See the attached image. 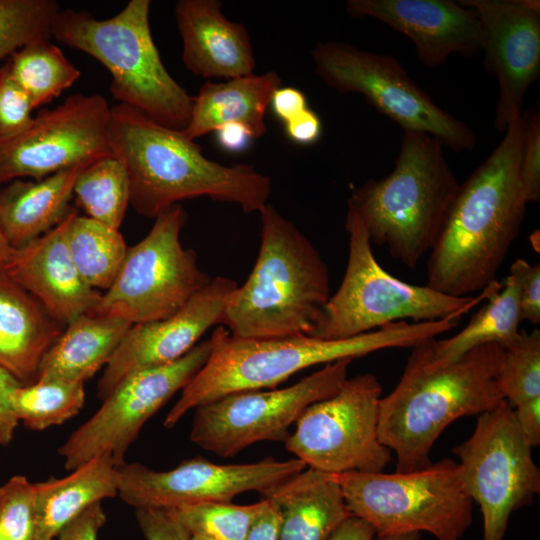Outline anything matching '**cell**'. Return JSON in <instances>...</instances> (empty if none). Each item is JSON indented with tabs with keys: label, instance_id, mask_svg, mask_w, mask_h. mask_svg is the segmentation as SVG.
<instances>
[{
	"label": "cell",
	"instance_id": "27",
	"mask_svg": "<svg viewBox=\"0 0 540 540\" xmlns=\"http://www.w3.org/2000/svg\"><path fill=\"white\" fill-rule=\"evenodd\" d=\"M36 540H54L87 508L118 496V467L109 453L100 454L62 478L34 483Z\"/></svg>",
	"mask_w": 540,
	"mask_h": 540
},
{
	"label": "cell",
	"instance_id": "47",
	"mask_svg": "<svg viewBox=\"0 0 540 540\" xmlns=\"http://www.w3.org/2000/svg\"><path fill=\"white\" fill-rule=\"evenodd\" d=\"M279 531V511L275 504L267 499L265 510L252 526L246 540H280Z\"/></svg>",
	"mask_w": 540,
	"mask_h": 540
},
{
	"label": "cell",
	"instance_id": "50",
	"mask_svg": "<svg viewBox=\"0 0 540 540\" xmlns=\"http://www.w3.org/2000/svg\"><path fill=\"white\" fill-rule=\"evenodd\" d=\"M420 533L377 535L375 540H419Z\"/></svg>",
	"mask_w": 540,
	"mask_h": 540
},
{
	"label": "cell",
	"instance_id": "42",
	"mask_svg": "<svg viewBox=\"0 0 540 540\" xmlns=\"http://www.w3.org/2000/svg\"><path fill=\"white\" fill-rule=\"evenodd\" d=\"M106 523V514L101 502L87 508L67 524L57 535V540H98L100 529Z\"/></svg>",
	"mask_w": 540,
	"mask_h": 540
},
{
	"label": "cell",
	"instance_id": "35",
	"mask_svg": "<svg viewBox=\"0 0 540 540\" xmlns=\"http://www.w3.org/2000/svg\"><path fill=\"white\" fill-rule=\"evenodd\" d=\"M497 385L514 410L540 400V331L522 330L519 338L503 348Z\"/></svg>",
	"mask_w": 540,
	"mask_h": 540
},
{
	"label": "cell",
	"instance_id": "26",
	"mask_svg": "<svg viewBox=\"0 0 540 540\" xmlns=\"http://www.w3.org/2000/svg\"><path fill=\"white\" fill-rule=\"evenodd\" d=\"M281 83L274 71L218 83L207 81L194 97L190 120L182 133L195 140L224 124L240 123L254 139L263 136L267 132L266 111Z\"/></svg>",
	"mask_w": 540,
	"mask_h": 540
},
{
	"label": "cell",
	"instance_id": "18",
	"mask_svg": "<svg viewBox=\"0 0 540 540\" xmlns=\"http://www.w3.org/2000/svg\"><path fill=\"white\" fill-rule=\"evenodd\" d=\"M479 19L485 68L498 82L494 127L504 133L521 117L525 95L540 76L538 0H460Z\"/></svg>",
	"mask_w": 540,
	"mask_h": 540
},
{
	"label": "cell",
	"instance_id": "8",
	"mask_svg": "<svg viewBox=\"0 0 540 540\" xmlns=\"http://www.w3.org/2000/svg\"><path fill=\"white\" fill-rule=\"evenodd\" d=\"M345 229L349 235V251L343 279L309 336L338 340L406 319L439 320L488 300L502 287V282L496 280L478 295L453 297L427 285L406 283L378 263L365 227L351 208L347 210Z\"/></svg>",
	"mask_w": 540,
	"mask_h": 540
},
{
	"label": "cell",
	"instance_id": "3",
	"mask_svg": "<svg viewBox=\"0 0 540 540\" xmlns=\"http://www.w3.org/2000/svg\"><path fill=\"white\" fill-rule=\"evenodd\" d=\"M433 339L412 347L398 384L379 402V439L395 453L397 472L430 465V452L448 425L504 400L496 382L500 345L482 344L455 360L440 361Z\"/></svg>",
	"mask_w": 540,
	"mask_h": 540
},
{
	"label": "cell",
	"instance_id": "32",
	"mask_svg": "<svg viewBox=\"0 0 540 540\" xmlns=\"http://www.w3.org/2000/svg\"><path fill=\"white\" fill-rule=\"evenodd\" d=\"M73 195L87 217L118 229L130 204L124 164L114 155L90 163L80 172Z\"/></svg>",
	"mask_w": 540,
	"mask_h": 540
},
{
	"label": "cell",
	"instance_id": "15",
	"mask_svg": "<svg viewBox=\"0 0 540 540\" xmlns=\"http://www.w3.org/2000/svg\"><path fill=\"white\" fill-rule=\"evenodd\" d=\"M210 351L208 339L174 362L142 369L123 379L59 447L65 468L72 471L103 453L111 454L117 467L123 465L129 446L145 422L189 383Z\"/></svg>",
	"mask_w": 540,
	"mask_h": 540
},
{
	"label": "cell",
	"instance_id": "4",
	"mask_svg": "<svg viewBox=\"0 0 540 540\" xmlns=\"http://www.w3.org/2000/svg\"><path fill=\"white\" fill-rule=\"evenodd\" d=\"M451 328L447 318L397 321L351 338L323 340L308 335L237 338L218 325L210 337L207 361L182 389L164 426L174 427L189 410L225 395L272 389L314 365L353 360L388 348H412Z\"/></svg>",
	"mask_w": 540,
	"mask_h": 540
},
{
	"label": "cell",
	"instance_id": "37",
	"mask_svg": "<svg viewBox=\"0 0 540 540\" xmlns=\"http://www.w3.org/2000/svg\"><path fill=\"white\" fill-rule=\"evenodd\" d=\"M34 483L23 475L0 486V540H36Z\"/></svg>",
	"mask_w": 540,
	"mask_h": 540
},
{
	"label": "cell",
	"instance_id": "48",
	"mask_svg": "<svg viewBox=\"0 0 540 540\" xmlns=\"http://www.w3.org/2000/svg\"><path fill=\"white\" fill-rule=\"evenodd\" d=\"M375 529L365 520L350 515L331 533L327 540H375Z\"/></svg>",
	"mask_w": 540,
	"mask_h": 540
},
{
	"label": "cell",
	"instance_id": "40",
	"mask_svg": "<svg viewBox=\"0 0 540 540\" xmlns=\"http://www.w3.org/2000/svg\"><path fill=\"white\" fill-rule=\"evenodd\" d=\"M510 270L520 280L519 304L522 321L540 323V264L531 265L525 259H516Z\"/></svg>",
	"mask_w": 540,
	"mask_h": 540
},
{
	"label": "cell",
	"instance_id": "19",
	"mask_svg": "<svg viewBox=\"0 0 540 540\" xmlns=\"http://www.w3.org/2000/svg\"><path fill=\"white\" fill-rule=\"evenodd\" d=\"M237 283L224 276L191 297L173 315L130 327L115 350L98 382L103 401L128 375L178 360L197 344L214 325H221L224 310Z\"/></svg>",
	"mask_w": 540,
	"mask_h": 540
},
{
	"label": "cell",
	"instance_id": "2",
	"mask_svg": "<svg viewBox=\"0 0 540 540\" xmlns=\"http://www.w3.org/2000/svg\"><path fill=\"white\" fill-rule=\"evenodd\" d=\"M109 143L126 168L130 204L148 218L202 196L237 204L245 213L259 212L272 192L271 179L253 165L210 160L182 131L124 104L111 107Z\"/></svg>",
	"mask_w": 540,
	"mask_h": 540
},
{
	"label": "cell",
	"instance_id": "41",
	"mask_svg": "<svg viewBox=\"0 0 540 540\" xmlns=\"http://www.w3.org/2000/svg\"><path fill=\"white\" fill-rule=\"evenodd\" d=\"M136 520L146 540H190V532L166 509H135Z\"/></svg>",
	"mask_w": 540,
	"mask_h": 540
},
{
	"label": "cell",
	"instance_id": "49",
	"mask_svg": "<svg viewBox=\"0 0 540 540\" xmlns=\"http://www.w3.org/2000/svg\"><path fill=\"white\" fill-rule=\"evenodd\" d=\"M12 249L13 248L9 244L6 236L4 235V233H3V231H2V229L0 227V268L2 267V265L8 259Z\"/></svg>",
	"mask_w": 540,
	"mask_h": 540
},
{
	"label": "cell",
	"instance_id": "25",
	"mask_svg": "<svg viewBox=\"0 0 540 540\" xmlns=\"http://www.w3.org/2000/svg\"><path fill=\"white\" fill-rule=\"evenodd\" d=\"M75 166L42 180L15 179L0 187V227L12 248H20L58 225L80 172Z\"/></svg>",
	"mask_w": 540,
	"mask_h": 540
},
{
	"label": "cell",
	"instance_id": "36",
	"mask_svg": "<svg viewBox=\"0 0 540 540\" xmlns=\"http://www.w3.org/2000/svg\"><path fill=\"white\" fill-rule=\"evenodd\" d=\"M60 10L55 0H0V61L28 44L50 40Z\"/></svg>",
	"mask_w": 540,
	"mask_h": 540
},
{
	"label": "cell",
	"instance_id": "51",
	"mask_svg": "<svg viewBox=\"0 0 540 540\" xmlns=\"http://www.w3.org/2000/svg\"><path fill=\"white\" fill-rule=\"evenodd\" d=\"M190 540H214V539L207 536H203V535H191Z\"/></svg>",
	"mask_w": 540,
	"mask_h": 540
},
{
	"label": "cell",
	"instance_id": "14",
	"mask_svg": "<svg viewBox=\"0 0 540 540\" xmlns=\"http://www.w3.org/2000/svg\"><path fill=\"white\" fill-rule=\"evenodd\" d=\"M352 359L325 364L297 383L270 390L225 395L194 409L190 440L219 457L235 456L261 441L283 442L311 404L334 395L346 381Z\"/></svg>",
	"mask_w": 540,
	"mask_h": 540
},
{
	"label": "cell",
	"instance_id": "39",
	"mask_svg": "<svg viewBox=\"0 0 540 540\" xmlns=\"http://www.w3.org/2000/svg\"><path fill=\"white\" fill-rule=\"evenodd\" d=\"M525 135L520 157L519 174L528 203L540 199V114L533 107L524 115Z\"/></svg>",
	"mask_w": 540,
	"mask_h": 540
},
{
	"label": "cell",
	"instance_id": "6",
	"mask_svg": "<svg viewBox=\"0 0 540 540\" xmlns=\"http://www.w3.org/2000/svg\"><path fill=\"white\" fill-rule=\"evenodd\" d=\"M443 147L426 133L405 131L392 172L348 199L371 244L411 269L435 245L460 186Z\"/></svg>",
	"mask_w": 540,
	"mask_h": 540
},
{
	"label": "cell",
	"instance_id": "20",
	"mask_svg": "<svg viewBox=\"0 0 540 540\" xmlns=\"http://www.w3.org/2000/svg\"><path fill=\"white\" fill-rule=\"evenodd\" d=\"M347 13L374 18L409 38L420 62L429 68L452 54L475 56L482 36L475 11L451 0H349Z\"/></svg>",
	"mask_w": 540,
	"mask_h": 540
},
{
	"label": "cell",
	"instance_id": "21",
	"mask_svg": "<svg viewBox=\"0 0 540 540\" xmlns=\"http://www.w3.org/2000/svg\"><path fill=\"white\" fill-rule=\"evenodd\" d=\"M76 213L72 207L54 228L20 248H13L1 267L62 326L89 313L101 295L81 278L68 249L67 230Z\"/></svg>",
	"mask_w": 540,
	"mask_h": 540
},
{
	"label": "cell",
	"instance_id": "1",
	"mask_svg": "<svg viewBox=\"0 0 540 540\" xmlns=\"http://www.w3.org/2000/svg\"><path fill=\"white\" fill-rule=\"evenodd\" d=\"M524 135L521 115L459 186L430 251L426 284L430 288L453 297H469L496 281L520 233L528 204L519 174Z\"/></svg>",
	"mask_w": 540,
	"mask_h": 540
},
{
	"label": "cell",
	"instance_id": "22",
	"mask_svg": "<svg viewBox=\"0 0 540 540\" xmlns=\"http://www.w3.org/2000/svg\"><path fill=\"white\" fill-rule=\"evenodd\" d=\"M218 0H180L175 19L182 39V62L203 78L226 80L248 76L255 69L247 28L228 20Z\"/></svg>",
	"mask_w": 540,
	"mask_h": 540
},
{
	"label": "cell",
	"instance_id": "11",
	"mask_svg": "<svg viewBox=\"0 0 540 540\" xmlns=\"http://www.w3.org/2000/svg\"><path fill=\"white\" fill-rule=\"evenodd\" d=\"M311 57L319 78L338 93H359L403 131L426 133L454 151H471L476 136L462 121L436 105L390 55L346 42H319Z\"/></svg>",
	"mask_w": 540,
	"mask_h": 540
},
{
	"label": "cell",
	"instance_id": "34",
	"mask_svg": "<svg viewBox=\"0 0 540 540\" xmlns=\"http://www.w3.org/2000/svg\"><path fill=\"white\" fill-rule=\"evenodd\" d=\"M267 506V499L250 505L232 502H202L166 509L191 535L214 540H246L252 526Z\"/></svg>",
	"mask_w": 540,
	"mask_h": 540
},
{
	"label": "cell",
	"instance_id": "46",
	"mask_svg": "<svg viewBox=\"0 0 540 540\" xmlns=\"http://www.w3.org/2000/svg\"><path fill=\"white\" fill-rule=\"evenodd\" d=\"M214 132L220 148L231 153L246 150L254 139L251 131L240 123L224 124Z\"/></svg>",
	"mask_w": 540,
	"mask_h": 540
},
{
	"label": "cell",
	"instance_id": "44",
	"mask_svg": "<svg viewBox=\"0 0 540 540\" xmlns=\"http://www.w3.org/2000/svg\"><path fill=\"white\" fill-rule=\"evenodd\" d=\"M284 130L292 142L299 145H311L319 140L322 133V123L313 110L306 108L285 122Z\"/></svg>",
	"mask_w": 540,
	"mask_h": 540
},
{
	"label": "cell",
	"instance_id": "10",
	"mask_svg": "<svg viewBox=\"0 0 540 540\" xmlns=\"http://www.w3.org/2000/svg\"><path fill=\"white\" fill-rule=\"evenodd\" d=\"M186 221L180 204L159 214L150 232L128 247L115 281L88 314L131 325L161 320L207 286L212 277L199 267L196 252L180 241Z\"/></svg>",
	"mask_w": 540,
	"mask_h": 540
},
{
	"label": "cell",
	"instance_id": "38",
	"mask_svg": "<svg viewBox=\"0 0 540 540\" xmlns=\"http://www.w3.org/2000/svg\"><path fill=\"white\" fill-rule=\"evenodd\" d=\"M32 104L14 81L6 61L0 67V145L21 134L33 121Z\"/></svg>",
	"mask_w": 540,
	"mask_h": 540
},
{
	"label": "cell",
	"instance_id": "12",
	"mask_svg": "<svg viewBox=\"0 0 540 540\" xmlns=\"http://www.w3.org/2000/svg\"><path fill=\"white\" fill-rule=\"evenodd\" d=\"M531 449L505 399L478 415L471 436L453 449L466 490L482 513L483 540H503L512 513L539 494L540 469Z\"/></svg>",
	"mask_w": 540,
	"mask_h": 540
},
{
	"label": "cell",
	"instance_id": "13",
	"mask_svg": "<svg viewBox=\"0 0 540 540\" xmlns=\"http://www.w3.org/2000/svg\"><path fill=\"white\" fill-rule=\"evenodd\" d=\"M381 394L372 373L347 378L334 395L303 411L285 448L308 468L325 473L382 472L391 451L378 435Z\"/></svg>",
	"mask_w": 540,
	"mask_h": 540
},
{
	"label": "cell",
	"instance_id": "43",
	"mask_svg": "<svg viewBox=\"0 0 540 540\" xmlns=\"http://www.w3.org/2000/svg\"><path fill=\"white\" fill-rule=\"evenodd\" d=\"M19 385L11 374L0 367V445L3 446L13 440L19 423L10 402L12 391Z\"/></svg>",
	"mask_w": 540,
	"mask_h": 540
},
{
	"label": "cell",
	"instance_id": "9",
	"mask_svg": "<svg viewBox=\"0 0 540 540\" xmlns=\"http://www.w3.org/2000/svg\"><path fill=\"white\" fill-rule=\"evenodd\" d=\"M334 475L350 513L377 535L427 532L460 540L473 521V500L451 458L411 472Z\"/></svg>",
	"mask_w": 540,
	"mask_h": 540
},
{
	"label": "cell",
	"instance_id": "16",
	"mask_svg": "<svg viewBox=\"0 0 540 540\" xmlns=\"http://www.w3.org/2000/svg\"><path fill=\"white\" fill-rule=\"evenodd\" d=\"M111 107L99 94L67 97L42 109L18 136L0 145V187L25 177L42 180L112 154Z\"/></svg>",
	"mask_w": 540,
	"mask_h": 540
},
{
	"label": "cell",
	"instance_id": "23",
	"mask_svg": "<svg viewBox=\"0 0 540 540\" xmlns=\"http://www.w3.org/2000/svg\"><path fill=\"white\" fill-rule=\"evenodd\" d=\"M64 326L0 268V367L21 385L34 383Z\"/></svg>",
	"mask_w": 540,
	"mask_h": 540
},
{
	"label": "cell",
	"instance_id": "33",
	"mask_svg": "<svg viewBox=\"0 0 540 540\" xmlns=\"http://www.w3.org/2000/svg\"><path fill=\"white\" fill-rule=\"evenodd\" d=\"M10 402L18 421L41 431L79 413L85 402L84 383L44 380L19 385L12 391Z\"/></svg>",
	"mask_w": 540,
	"mask_h": 540
},
{
	"label": "cell",
	"instance_id": "29",
	"mask_svg": "<svg viewBox=\"0 0 540 540\" xmlns=\"http://www.w3.org/2000/svg\"><path fill=\"white\" fill-rule=\"evenodd\" d=\"M519 289V277L510 270L501 289L487 300L488 303L460 332L446 339H433L435 358L451 361L482 344L495 343L502 348L513 344L521 333Z\"/></svg>",
	"mask_w": 540,
	"mask_h": 540
},
{
	"label": "cell",
	"instance_id": "17",
	"mask_svg": "<svg viewBox=\"0 0 540 540\" xmlns=\"http://www.w3.org/2000/svg\"><path fill=\"white\" fill-rule=\"evenodd\" d=\"M306 467L297 458L277 461L271 457L244 464H216L197 457L166 471L124 463L118 467V496L135 509L231 502L248 491L263 495Z\"/></svg>",
	"mask_w": 540,
	"mask_h": 540
},
{
	"label": "cell",
	"instance_id": "24",
	"mask_svg": "<svg viewBox=\"0 0 540 540\" xmlns=\"http://www.w3.org/2000/svg\"><path fill=\"white\" fill-rule=\"evenodd\" d=\"M280 514V540H327L351 515L334 474L304 469L264 493Z\"/></svg>",
	"mask_w": 540,
	"mask_h": 540
},
{
	"label": "cell",
	"instance_id": "5",
	"mask_svg": "<svg viewBox=\"0 0 540 540\" xmlns=\"http://www.w3.org/2000/svg\"><path fill=\"white\" fill-rule=\"evenodd\" d=\"M258 213V257L231 293L221 325L237 338L309 336L331 296L328 265L274 206L267 203Z\"/></svg>",
	"mask_w": 540,
	"mask_h": 540
},
{
	"label": "cell",
	"instance_id": "7",
	"mask_svg": "<svg viewBox=\"0 0 540 540\" xmlns=\"http://www.w3.org/2000/svg\"><path fill=\"white\" fill-rule=\"evenodd\" d=\"M150 0H130L115 16L95 18L84 10L61 9L52 37L101 63L111 74L110 91L156 123L183 131L194 97L169 74L153 41Z\"/></svg>",
	"mask_w": 540,
	"mask_h": 540
},
{
	"label": "cell",
	"instance_id": "30",
	"mask_svg": "<svg viewBox=\"0 0 540 540\" xmlns=\"http://www.w3.org/2000/svg\"><path fill=\"white\" fill-rule=\"evenodd\" d=\"M67 245L79 275L97 291L111 287L128 249L118 229L78 213L70 221Z\"/></svg>",
	"mask_w": 540,
	"mask_h": 540
},
{
	"label": "cell",
	"instance_id": "28",
	"mask_svg": "<svg viewBox=\"0 0 540 540\" xmlns=\"http://www.w3.org/2000/svg\"><path fill=\"white\" fill-rule=\"evenodd\" d=\"M131 326L117 318L79 316L43 356L36 381L85 383L108 364Z\"/></svg>",
	"mask_w": 540,
	"mask_h": 540
},
{
	"label": "cell",
	"instance_id": "31",
	"mask_svg": "<svg viewBox=\"0 0 540 540\" xmlns=\"http://www.w3.org/2000/svg\"><path fill=\"white\" fill-rule=\"evenodd\" d=\"M7 62L12 78L26 93L33 109L49 103L81 76L62 50L49 40L24 46Z\"/></svg>",
	"mask_w": 540,
	"mask_h": 540
},
{
	"label": "cell",
	"instance_id": "45",
	"mask_svg": "<svg viewBox=\"0 0 540 540\" xmlns=\"http://www.w3.org/2000/svg\"><path fill=\"white\" fill-rule=\"evenodd\" d=\"M270 106L275 116L284 123L308 108L306 96L294 87L278 88L272 95Z\"/></svg>",
	"mask_w": 540,
	"mask_h": 540
}]
</instances>
